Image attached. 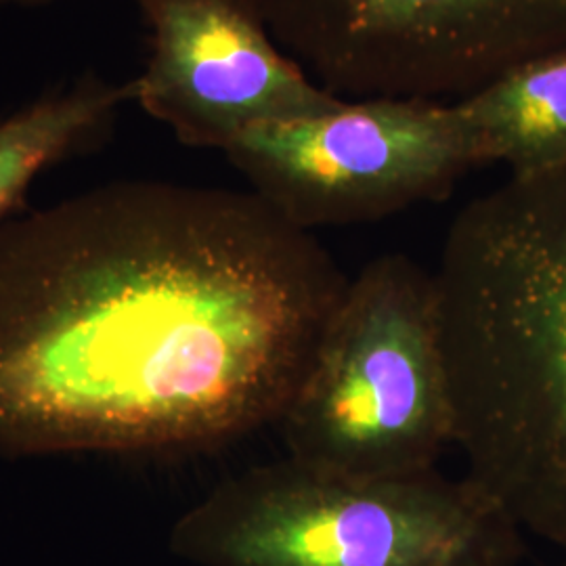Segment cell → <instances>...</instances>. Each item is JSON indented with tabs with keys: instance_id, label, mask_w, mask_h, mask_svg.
Returning a JSON list of instances; mask_svg holds the SVG:
<instances>
[{
	"instance_id": "6da1fadb",
	"label": "cell",
	"mask_w": 566,
	"mask_h": 566,
	"mask_svg": "<svg viewBox=\"0 0 566 566\" xmlns=\"http://www.w3.org/2000/svg\"><path fill=\"white\" fill-rule=\"evenodd\" d=\"M348 277L254 191L116 181L0 229V460L181 455L280 420Z\"/></svg>"
},
{
	"instance_id": "7a4b0ae2",
	"label": "cell",
	"mask_w": 566,
	"mask_h": 566,
	"mask_svg": "<svg viewBox=\"0 0 566 566\" xmlns=\"http://www.w3.org/2000/svg\"><path fill=\"white\" fill-rule=\"evenodd\" d=\"M432 275L464 476L566 549V164L465 203Z\"/></svg>"
},
{
	"instance_id": "3957f363",
	"label": "cell",
	"mask_w": 566,
	"mask_h": 566,
	"mask_svg": "<svg viewBox=\"0 0 566 566\" xmlns=\"http://www.w3.org/2000/svg\"><path fill=\"white\" fill-rule=\"evenodd\" d=\"M170 549L196 566H518L526 547L465 476H353L287 455L214 486Z\"/></svg>"
},
{
	"instance_id": "277c9868",
	"label": "cell",
	"mask_w": 566,
	"mask_h": 566,
	"mask_svg": "<svg viewBox=\"0 0 566 566\" xmlns=\"http://www.w3.org/2000/svg\"><path fill=\"white\" fill-rule=\"evenodd\" d=\"M280 426L290 458L329 472L437 470L455 409L434 275L395 252L348 280Z\"/></svg>"
},
{
	"instance_id": "5b68a950",
	"label": "cell",
	"mask_w": 566,
	"mask_h": 566,
	"mask_svg": "<svg viewBox=\"0 0 566 566\" xmlns=\"http://www.w3.org/2000/svg\"><path fill=\"white\" fill-rule=\"evenodd\" d=\"M283 51L343 99H451L566 53V0H254Z\"/></svg>"
},
{
	"instance_id": "8992f818",
	"label": "cell",
	"mask_w": 566,
	"mask_h": 566,
	"mask_svg": "<svg viewBox=\"0 0 566 566\" xmlns=\"http://www.w3.org/2000/svg\"><path fill=\"white\" fill-rule=\"evenodd\" d=\"M223 154L256 196L311 233L441 202L479 166L455 103L405 97L261 124Z\"/></svg>"
},
{
	"instance_id": "52a82bcc",
	"label": "cell",
	"mask_w": 566,
	"mask_h": 566,
	"mask_svg": "<svg viewBox=\"0 0 566 566\" xmlns=\"http://www.w3.org/2000/svg\"><path fill=\"white\" fill-rule=\"evenodd\" d=\"M149 55L130 99L179 143L224 151L254 126L332 112L343 99L273 39L254 0H135Z\"/></svg>"
},
{
	"instance_id": "ba28073f",
	"label": "cell",
	"mask_w": 566,
	"mask_h": 566,
	"mask_svg": "<svg viewBox=\"0 0 566 566\" xmlns=\"http://www.w3.org/2000/svg\"><path fill=\"white\" fill-rule=\"evenodd\" d=\"M453 103L479 166L535 175L566 164V53L526 61Z\"/></svg>"
},
{
	"instance_id": "9c48e42d",
	"label": "cell",
	"mask_w": 566,
	"mask_h": 566,
	"mask_svg": "<svg viewBox=\"0 0 566 566\" xmlns=\"http://www.w3.org/2000/svg\"><path fill=\"white\" fill-rule=\"evenodd\" d=\"M130 102L128 82L86 74L0 118V229L18 219L41 172L107 142L122 105Z\"/></svg>"
},
{
	"instance_id": "30bf717a",
	"label": "cell",
	"mask_w": 566,
	"mask_h": 566,
	"mask_svg": "<svg viewBox=\"0 0 566 566\" xmlns=\"http://www.w3.org/2000/svg\"><path fill=\"white\" fill-rule=\"evenodd\" d=\"M36 2H46V0H0V4H36Z\"/></svg>"
},
{
	"instance_id": "8fae6325",
	"label": "cell",
	"mask_w": 566,
	"mask_h": 566,
	"mask_svg": "<svg viewBox=\"0 0 566 566\" xmlns=\"http://www.w3.org/2000/svg\"><path fill=\"white\" fill-rule=\"evenodd\" d=\"M563 566H566V560H565V563H563Z\"/></svg>"
}]
</instances>
